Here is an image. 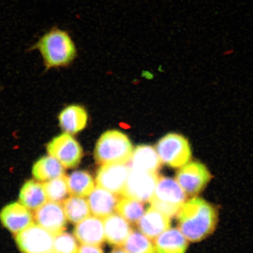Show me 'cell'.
<instances>
[{"label":"cell","instance_id":"obj_1","mask_svg":"<svg viewBox=\"0 0 253 253\" xmlns=\"http://www.w3.org/2000/svg\"><path fill=\"white\" fill-rule=\"evenodd\" d=\"M177 214L179 230L192 242L206 238L216 226V211L203 199L194 198L185 202Z\"/></svg>","mask_w":253,"mask_h":253},{"label":"cell","instance_id":"obj_2","mask_svg":"<svg viewBox=\"0 0 253 253\" xmlns=\"http://www.w3.org/2000/svg\"><path fill=\"white\" fill-rule=\"evenodd\" d=\"M31 50L40 52L46 71L70 65L77 53L70 34L56 27L44 34Z\"/></svg>","mask_w":253,"mask_h":253},{"label":"cell","instance_id":"obj_3","mask_svg":"<svg viewBox=\"0 0 253 253\" xmlns=\"http://www.w3.org/2000/svg\"><path fill=\"white\" fill-rule=\"evenodd\" d=\"M133 147L127 136L118 130L104 132L98 140L94 149L97 164H125L133 153Z\"/></svg>","mask_w":253,"mask_h":253},{"label":"cell","instance_id":"obj_4","mask_svg":"<svg viewBox=\"0 0 253 253\" xmlns=\"http://www.w3.org/2000/svg\"><path fill=\"white\" fill-rule=\"evenodd\" d=\"M185 200V192L175 180L159 176L149 202L151 207L170 217L178 213Z\"/></svg>","mask_w":253,"mask_h":253},{"label":"cell","instance_id":"obj_5","mask_svg":"<svg viewBox=\"0 0 253 253\" xmlns=\"http://www.w3.org/2000/svg\"><path fill=\"white\" fill-rule=\"evenodd\" d=\"M156 151L161 162L172 168H181L192 157L191 145L184 136L169 133L158 141Z\"/></svg>","mask_w":253,"mask_h":253},{"label":"cell","instance_id":"obj_6","mask_svg":"<svg viewBox=\"0 0 253 253\" xmlns=\"http://www.w3.org/2000/svg\"><path fill=\"white\" fill-rule=\"evenodd\" d=\"M46 150L49 156L55 158L66 169L79 165L83 157V150L72 135L66 132L56 135L47 142Z\"/></svg>","mask_w":253,"mask_h":253},{"label":"cell","instance_id":"obj_7","mask_svg":"<svg viewBox=\"0 0 253 253\" xmlns=\"http://www.w3.org/2000/svg\"><path fill=\"white\" fill-rule=\"evenodd\" d=\"M54 237L39 224L33 223L18 233L15 240L23 253H54Z\"/></svg>","mask_w":253,"mask_h":253},{"label":"cell","instance_id":"obj_8","mask_svg":"<svg viewBox=\"0 0 253 253\" xmlns=\"http://www.w3.org/2000/svg\"><path fill=\"white\" fill-rule=\"evenodd\" d=\"M158 179L159 176L157 173L130 169L121 195L123 197L134 199L142 202L149 201L154 194Z\"/></svg>","mask_w":253,"mask_h":253},{"label":"cell","instance_id":"obj_9","mask_svg":"<svg viewBox=\"0 0 253 253\" xmlns=\"http://www.w3.org/2000/svg\"><path fill=\"white\" fill-rule=\"evenodd\" d=\"M211 173L207 167L199 162H189L181 167L176 175V181L186 194L195 195L210 182Z\"/></svg>","mask_w":253,"mask_h":253},{"label":"cell","instance_id":"obj_10","mask_svg":"<svg viewBox=\"0 0 253 253\" xmlns=\"http://www.w3.org/2000/svg\"><path fill=\"white\" fill-rule=\"evenodd\" d=\"M130 169L124 164H104L98 170L97 186L113 194H122L127 180Z\"/></svg>","mask_w":253,"mask_h":253},{"label":"cell","instance_id":"obj_11","mask_svg":"<svg viewBox=\"0 0 253 253\" xmlns=\"http://www.w3.org/2000/svg\"><path fill=\"white\" fill-rule=\"evenodd\" d=\"M66 216L63 207L59 203L50 201L36 211L35 219L38 224L56 236L64 231Z\"/></svg>","mask_w":253,"mask_h":253},{"label":"cell","instance_id":"obj_12","mask_svg":"<svg viewBox=\"0 0 253 253\" xmlns=\"http://www.w3.org/2000/svg\"><path fill=\"white\" fill-rule=\"evenodd\" d=\"M0 220L6 228L14 234L21 232L34 223L30 210L18 203H12L3 208L0 212Z\"/></svg>","mask_w":253,"mask_h":253},{"label":"cell","instance_id":"obj_13","mask_svg":"<svg viewBox=\"0 0 253 253\" xmlns=\"http://www.w3.org/2000/svg\"><path fill=\"white\" fill-rule=\"evenodd\" d=\"M74 235L83 245L99 246L105 240L104 223L101 218L88 216L77 223Z\"/></svg>","mask_w":253,"mask_h":253},{"label":"cell","instance_id":"obj_14","mask_svg":"<svg viewBox=\"0 0 253 253\" xmlns=\"http://www.w3.org/2000/svg\"><path fill=\"white\" fill-rule=\"evenodd\" d=\"M170 217L153 207H149L139 220L137 226L142 233L154 240L170 228Z\"/></svg>","mask_w":253,"mask_h":253},{"label":"cell","instance_id":"obj_15","mask_svg":"<svg viewBox=\"0 0 253 253\" xmlns=\"http://www.w3.org/2000/svg\"><path fill=\"white\" fill-rule=\"evenodd\" d=\"M87 119L86 110L78 104L65 107L58 116L59 127L63 132L71 135L83 130L87 125Z\"/></svg>","mask_w":253,"mask_h":253},{"label":"cell","instance_id":"obj_16","mask_svg":"<svg viewBox=\"0 0 253 253\" xmlns=\"http://www.w3.org/2000/svg\"><path fill=\"white\" fill-rule=\"evenodd\" d=\"M119 201L116 194L97 186L88 195V203L95 216L106 218L116 210Z\"/></svg>","mask_w":253,"mask_h":253},{"label":"cell","instance_id":"obj_17","mask_svg":"<svg viewBox=\"0 0 253 253\" xmlns=\"http://www.w3.org/2000/svg\"><path fill=\"white\" fill-rule=\"evenodd\" d=\"M129 161V169L141 171L157 173L162 166L156 150L147 145L136 147Z\"/></svg>","mask_w":253,"mask_h":253},{"label":"cell","instance_id":"obj_18","mask_svg":"<svg viewBox=\"0 0 253 253\" xmlns=\"http://www.w3.org/2000/svg\"><path fill=\"white\" fill-rule=\"evenodd\" d=\"M104 235L110 245L122 246L132 232L128 221L119 214H112L104 218Z\"/></svg>","mask_w":253,"mask_h":253},{"label":"cell","instance_id":"obj_19","mask_svg":"<svg viewBox=\"0 0 253 253\" xmlns=\"http://www.w3.org/2000/svg\"><path fill=\"white\" fill-rule=\"evenodd\" d=\"M187 239L178 229H169L158 236L154 242L156 253H185Z\"/></svg>","mask_w":253,"mask_h":253},{"label":"cell","instance_id":"obj_20","mask_svg":"<svg viewBox=\"0 0 253 253\" xmlns=\"http://www.w3.org/2000/svg\"><path fill=\"white\" fill-rule=\"evenodd\" d=\"M64 168L55 158L48 155L41 157L35 163L33 173L34 178L39 181H49L65 175Z\"/></svg>","mask_w":253,"mask_h":253},{"label":"cell","instance_id":"obj_21","mask_svg":"<svg viewBox=\"0 0 253 253\" xmlns=\"http://www.w3.org/2000/svg\"><path fill=\"white\" fill-rule=\"evenodd\" d=\"M45 189L42 184L36 181H27L21 188L20 204L30 210H37L47 201Z\"/></svg>","mask_w":253,"mask_h":253},{"label":"cell","instance_id":"obj_22","mask_svg":"<svg viewBox=\"0 0 253 253\" xmlns=\"http://www.w3.org/2000/svg\"><path fill=\"white\" fill-rule=\"evenodd\" d=\"M66 217L72 223H78L89 216L90 210L88 202L82 197L73 195L63 203Z\"/></svg>","mask_w":253,"mask_h":253},{"label":"cell","instance_id":"obj_23","mask_svg":"<svg viewBox=\"0 0 253 253\" xmlns=\"http://www.w3.org/2000/svg\"><path fill=\"white\" fill-rule=\"evenodd\" d=\"M69 194L84 197L89 195L94 189L92 177L84 170H76L67 177Z\"/></svg>","mask_w":253,"mask_h":253},{"label":"cell","instance_id":"obj_24","mask_svg":"<svg viewBox=\"0 0 253 253\" xmlns=\"http://www.w3.org/2000/svg\"><path fill=\"white\" fill-rule=\"evenodd\" d=\"M116 211L129 223L137 224L145 213L144 205L136 199L123 197L117 205Z\"/></svg>","mask_w":253,"mask_h":253},{"label":"cell","instance_id":"obj_25","mask_svg":"<svg viewBox=\"0 0 253 253\" xmlns=\"http://www.w3.org/2000/svg\"><path fill=\"white\" fill-rule=\"evenodd\" d=\"M123 246L128 253H156L150 239L138 231H132Z\"/></svg>","mask_w":253,"mask_h":253},{"label":"cell","instance_id":"obj_26","mask_svg":"<svg viewBox=\"0 0 253 253\" xmlns=\"http://www.w3.org/2000/svg\"><path fill=\"white\" fill-rule=\"evenodd\" d=\"M47 199L61 203L69 194L67 176L63 175L46 182L43 184Z\"/></svg>","mask_w":253,"mask_h":253},{"label":"cell","instance_id":"obj_27","mask_svg":"<svg viewBox=\"0 0 253 253\" xmlns=\"http://www.w3.org/2000/svg\"><path fill=\"white\" fill-rule=\"evenodd\" d=\"M78 247L75 237L68 233L62 232L55 236L54 253H77Z\"/></svg>","mask_w":253,"mask_h":253},{"label":"cell","instance_id":"obj_28","mask_svg":"<svg viewBox=\"0 0 253 253\" xmlns=\"http://www.w3.org/2000/svg\"><path fill=\"white\" fill-rule=\"evenodd\" d=\"M77 253H104L99 246L84 245L78 249Z\"/></svg>","mask_w":253,"mask_h":253},{"label":"cell","instance_id":"obj_29","mask_svg":"<svg viewBox=\"0 0 253 253\" xmlns=\"http://www.w3.org/2000/svg\"><path fill=\"white\" fill-rule=\"evenodd\" d=\"M110 253H128L126 252L124 249H121L119 248H115L113 249Z\"/></svg>","mask_w":253,"mask_h":253}]
</instances>
